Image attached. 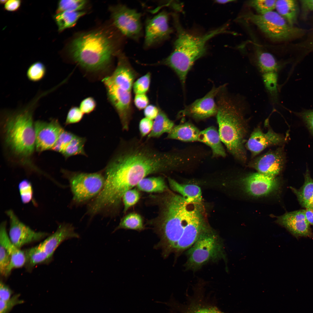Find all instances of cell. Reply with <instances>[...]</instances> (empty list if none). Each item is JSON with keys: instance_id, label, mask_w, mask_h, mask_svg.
<instances>
[{"instance_id": "obj_18", "label": "cell", "mask_w": 313, "mask_h": 313, "mask_svg": "<svg viewBox=\"0 0 313 313\" xmlns=\"http://www.w3.org/2000/svg\"><path fill=\"white\" fill-rule=\"evenodd\" d=\"M277 222L285 227L297 238H313V233L305 216L304 210L286 213L279 216Z\"/></svg>"}, {"instance_id": "obj_9", "label": "cell", "mask_w": 313, "mask_h": 313, "mask_svg": "<svg viewBox=\"0 0 313 313\" xmlns=\"http://www.w3.org/2000/svg\"><path fill=\"white\" fill-rule=\"evenodd\" d=\"M62 172L68 180L72 200L76 203H83L96 197L104 187L105 177L100 172L89 173L65 170Z\"/></svg>"}, {"instance_id": "obj_36", "label": "cell", "mask_w": 313, "mask_h": 313, "mask_svg": "<svg viewBox=\"0 0 313 313\" xmlns=\"http://www.w3.org/2000/svg\"><path fill=\"white\" fill-rule=\"evenodd\" d=\"M85 141V138L75 135L61 154L66 159L78 154L86 155L84 148Z\"/></svg>"}, {"instance_id": "obj_39", "label": "cell", "mask_w": 313, "mask_h": 313, "mask_svg": "<svg viewBox=\"0 0 313 313\" xmlns=\"http://www.w3.org/2000/svg\"><path fill=\"white\" fill-rule=\"evenodd\" d=\"M276 1V0H253L248 1L247 3L259 14H262L273 11L275 8Z\"/></svg>"}, {"instance_id": "obj_41", "label": "cell", "mask_w": 313, "mask_h": 313, "mask_svg": "<svg viewBox=\"0 0 313 313\" xmlns=\"http://www.w3.org/2000/svg\"><path fill=\"white\" fill-rule=\"evenodd\" d=\"M262 78L267 90L275 99L277 93V75L276 72H270L263 73Z\"/></svg>"}, {"instance_id": "obj_19", "label": "cell", "mask_w": 313, "mask_h": 313, "mask_svg": "<svg viewBox=\"0 0 313 313\" xmlns=\"http://www.w3.org/2000/svg\"><path fill=\"white\" fill-rule=\"evenodd\" d=\"M285 161L282 148L270 151L258 158L251 164L258 172L275 177L282 170Z\"/></svg>"}, {"instance_id": "obj_59", "label": "cell", "mask_w": 313, "mask_h": 313, "mask_svg": "<svg viewBox=\"0 0 313 313\" xmlns=\"http://www.w3.org/2000/svg\"><path fill=\"white\" fill-rule=\"evenodd\" d=\"M8 1V0H0V3L1 4H5L7 2V1Z\"/></svg>"}, {"instance_id": "obj_10", "label": "cell", "mask_w": 313, "mask_h": 313, "mask_svg": "<svg viewBox=\"0 0 313 313\" xmlns=\"http://www.w3.org/2000/svg\"><path fill=\"white\" fill-rule=\"evenodd\" d=\"M114 26L123 34L135 41L142 34L141 14L134 9L119 4L110 9Z\"/></svg>"}, {"instance_id": "obj_23", "label": "cell", "mask_w": 313, "mask_h": 313, "mask_svg": "<svg viewBox=\"0 0 313 313\" xmlns=\"http://www.w3.org/2000/svg\"><path fill=\"white\" fill-rule=\"evenodd\" d=\"M6 221L2 222L0 226V245L6 250L11 259L10 270L21 267L25 265L26 256L24 251L16 247L11 241L6 230Z\"/></svg>"}, {"instance_id": "obj_21", "label": "cell", "mask_w": 313, "mask_h": 313, "mask_svg": "<svg viewBox=\"0 0 313 313\" xmlns=\"http://www.w3.org/2000/svg\"><path fill=\"white\" fill-rule=\"evenodd\" d=\"M286 141L283 136L271 129L264 133L259 128H256L251 134L246 143L248 149L253 156L256 155L266 148L281 145Z\"/></svg>"}, {"instance_id": "obj_58", "label": "cell", "mask_w": 313, "mask_h": 313, "mask_svg": "<svg viewBox=\"0 0 313 313\" xmlns=\"http://www.w3.org/2000/svg\"><path fill=\"white\" fill-rule=\"evenodd\" d=\"M307 208H311L312 209H313V195L312 197L310 204Z\"/></svg>"}, {"instance_id": "obj_11", "label": "cell", "mask_w": 313, "mask_h": 313, "mask_svg": "<svg viewBox=\"0 0 313 313\" xmlns=\"http://www.w3.org/2000/svg\"><path fill=\"white\" fill-rule=\"evenodd\" d=\"M202 203L199 204L188 222L174 249V252L176 257L189 248L201 233L210 227Z\"/></svg>"}, {"instance_id": "obj_45", "label": "cell", "mask_w": 313, "mask_h": 313, "mask_svg": "<svg viewBox=\"0 0 313 313\" xmlns=\"http://www.w3.org/2000/svg\"><path fill=\"white\" fill-rule=\"evenodd\" d=\"M150 74L148 73L137 79L133 83V88L136 94H145L148 91L150 82Z\"/></svg>"}, {"instance_id": "obj_25", "label": "cell", "mask_w": 313, "mask_h": 313, "mask_svg": "<svg viewBox=\"0 0 313 313\" xmlns=\"http://www.w3.org/2000/svg\"><path fill=\"white\" fill-rule=\"evenodd\" d=\"M198 141L210 147L212 150L213 156L224 157L225 156V150L218 131L214 127L210 126L200 131Z\"/></svg>"}, {"instance_id": "obj_37", "label": "cell", "mask_w": 313, "mask_h": 313, "mask_svg": "<svg viewBox=\"0 0 313 313\" xmlns=\"http://www.w3.org/2000/svg\"><path fill=\"white\" fill-rule=\"evenodd\" d=\"M87 1L84 0H61L58 1L56 14L64 11H80L84 9Z\"/></svg>"}, {"instance_id": "obj_3", "label": "cell", "mask_w": 313, "mask_h": 313, "mask_svg": "<svg viewBox=\"0 0 313 313\" xmlns=\"http://www.w3.org/2000/svg\"><path fill=\"white\" fill-rule=\"evenodd\" d=\"M43 96L39 93L23 106L1 111V123L5 146L12 154L19 159L29 158L35 148L33 116L38 102Z\"/></svg>"}, {"instance_id": "obj_49", "label": "cell", "mask_w": 313, "mask_h": 313, "mask_svg": "<svg viewBox=\"0 0 313 313\" xmlns=\"http://www.w3.org/2000/svg\"><path fill=\"white\" fill-rule=\"evenodd\" d=\"M96 106L95 100L92 97H88L81 102L79 109L83 114H88L94 110Z\"/></svg>"}, {"instance_id": "obj_53", "label": "cell", "mask_w": 313, "mask_h": 313, "mask_svg": "<svg viewBox=\"0 0 313 313\" xmlns=\"http://www.w3.org/2000/svg\"><path fill=\"white\" fill-rule=\"evenodd\" d=\"M159 110L152 105H148L144 109V113L145 117L153 120L157 116Z\"/></svg>"}, {"instance_id": "obj_46", "label": "cell", "mask_w": 313, "mask_h": 313, "mask_svg": "<svg viewBox=\"0 0 313 313\" xmlns=\"http://www.w3.org/2000/svg\"><path fill=\"white\" fill-rule=\"evenodd\" d=\"M20 296L19 294H16L7 301L0 300V313H9L14 306L23 303L24 301L19 299Z\"/></svg>"}, {"instance_id": "obj_14", "label": "cell", "mask_w": 313, "mask_h": 313, "mask_svg": "<svg viewBox=\"0 0 313 313\" xmlns=\"http://www.w3.org/2000/svg\"><path fill=\"white\" fill-rule=\"evenodd\" d=\"M110 102L117 112L123 130L127 131L131 116V92L123 90L104 80Z\"/></svg>"}, {"instance_id": "obj_1", "label": "cell", "mask_w": 313, "mask_h": 313, "mask_svg": "<svg viewBox=\"0 0 313 313\" xmlns=\"http://www.w3.org/2000/svg\"><path fill=\"white\" fill-rule=\"evenodd\" d=\"M148 141L135 138L124 141L107 165L112 181L121 189H132L148 175L171 171L183 165L181 153L160 151Z\"/></svg>"}, {"instance_id": "obj_26", "label": "cell", "mask_w": 313, "mask_h": 313, "mask_svg": "<svg viewBox=\"0 0 313 313\" xmlns=\"http://www.w3.org/2000/svg\"><path fill=\"white\" fill-rule=\"evenodd\" d=\"M200 131L190 122L174 126L168 134L166 139L179 140L184 142L198 141Z\"/></svg>"}, {"instance_id": "obj_33", "label": "cell", "mask_w": 313, "mask_h": 313, "mask_svg": "<svg viewBox=\"0 0 313 313\" xmlns=\"http://www.w3.org/2000/svg\"><path fill=\"white\" fill-rule=\"evenodd\" d=\"M139 190L147 192H165L168 188L164 179L161 176L145 177L137 185Z\"/></svg>"}, {"instance_id": "obj_50", "label": "cell", "mask_w": 313, "mask_h": 313, "mask_svg": "<svg viewBox=\"0 0 313 313\" xmlns=\"http://www.w3.org/2000/svg\"><path fill=\"white\" fill-rule=\"evenodd\" d=\"M153 121L146 117L141 119L139 125V131L141 138L145 137L151 132L153 127Z\"/></svg>"}, {"instance_id": "obj_6", "label": "cell", "mask_w": 313, "mask_h": 313, "mask_svg": "<svg viewBox=\"0 0 313 313\" xmlns=\"http://www.w3.org/2000/svg\"><path fill=\"white\" fill-rule=\"evenodd\" d=\"M172 16L177 32L174 50L169 56L158 63L173 70L184 87L187 74L194 62L206 53L207 42L215 36L225 32V27L219 28L203 35H194L183 29L176 14H173Z\"/></svg>"}, {"instance_id": "obj_51", "label": "cell", "mask_w": 313, "mask_h": 313, "mask_svg": "<svg viewBox=\"0 0 313 313\" xmlns=\"http://www.w3.org/2000/svg\"><path fill=\"white\" fill-rule=\"evenodd\" d=\"M136 106L139 109H145L149 103V99L145 94H136L134 100Z\"/></svg>"}, {"instance_id": "obj_24", "label": "cell", "mask_w": 313, "mask_h": 313, "mask_svg": "<svg viewBox=\"0 0 313 313\" xmlns=\"http://www.w3.org/2000/svg\"><path fill=\"white\" fill-rule=\"evenodd\" d=\"M168 181L171 189L179 193L188 203H202V192L200 188L193 184H184L179 183L170 177Z\"/></svg>"}, {"instance_id": "obj_32", "label": "cell", "mask_w": 313, "mask_h": 313, "mask_svg": "<svg viewBox=\"0 0 313 313\" xmlns=\"http://www.w3.org/2000/svg\"><path fill=\"white\" fill-rule=\"evenodd\" d=\"M85 14L83 11H67L56 14L53 18L58 27V31L61 32L65 30L74 26L79 19Z\"/></svg>"}, {"instance_id": "obj_54", "label": "cell", "mask_w": 313, "mask_h": 313, "mask_svg": "<svg viewBox=\"0 0 313 313\" xmlns=\"http://www.w3.org/2000/svg\"><path fill=\"white\" fill-rule=\"evenodd\" d=\"M21 4V1L20 0H8L4 5V8L5 10L10 12L16 11L19 8Z\"/></svg>"}, {"instance_id": "obj_5", "label": "cell", "mask_w": 313, "mask_h": 313, "mask_svg": "<svg viewBox=\"0 0 313 313\" xmlns=\"http://www.w3.org/2000/svg\"><path fill=\"white\" fill-rule=\"evenodd\" d=\"M113 34L99 29L77 35L70 42L68 51L73 60L83 68L99 71L110 66L117 51Z\"/></svg>"}, {"instance_id": "obj_2", "label": "cell", "mask_w": 313, "mask_h": 313, "mask_svg": "<svg viewBox=\"0 0 313 313\" xmlns=\"http://www.w3.org/2000/svg\"><path fill=\"white\" fill-rule=\"evenodd\" d=\"M162 197L159 214L152 224L160 238L154 248L161 250L165 258L174 252L198 205L188 203L180 195L169 192Z\"/></svg>"}, {"instance_id": "obj_35", "label": "cell", "mask_w": 313, "mask_h": 313, "mask_svg": "<svg viewBox=\"0 0 313 313\" xmlns=\"http://www.w3.org/2000/svg\"><path fill=\"white\" fill-rule=\"evenodd\" d=\"M145 228L142 218L139 214L132 213L123 217L113 232L120 229L131 230L138 231Z\"/></svg>"}, {"instance_id": "obj_27", "label": "cell", "mask_w": 313, "mask_h": 313, "mask_svg": "<svg viewBox=\"0 0 313 313\" xmlns=\"http://www.w3.org/2000/svg\"><path fill=\"white\" fill-rule=\"evenodd\" d=\"M304 176V183L299 189L292 187H290V188L296 196L301 206L306 208L313 195V179L307 167Z\"/></svg>"}, {"instance_id": "obj_55", "label": "cell", "mask_w": 313, "mask_h": 313, "mask_svg": "<svg viewBox=\"0 0 313 313\" xmlns=\"http://www.w3.org/2000/svg\"><path fill=\"white\" fill-rule=\"evenodd\" d=\"M302 9L304 12L313 11V0L300 1Z\"/></svg>"}, {"instance_id": "obj_16", "label": "cell", "mask_w": 313, "mask_h": 313, "mask_svg": "<svg viewBox=\"0 0 313 313\" xmlns=\"http://www.w3.org/2000/svg\"><path fill=\"white\" fill-rule=\"evenodd\" d=\"M241 184L246 192L256 197L270 194L278 190L280 184L275 177L259 172L245 177L241 180Z\"/></svg>"}, {"instance_id": "obj_17", "label": "cell", "mask_w": 313, "mask_h": 313, "mask_svg": "<svg viewBox=\"0 0 313 313\" xmlns=\"http://www.w3.org/2000/svg\"><path fill=\"white\" fill-rule=\"evenodd\" d=\"M35 148L39 152L51 150L64 130L58 120L49 122L38 120L34 122Z\"/></svg>"}, {"instance_id": "obj_52", "label": "cell", "mask_w": 313, "mask_h": 313, "mask_svg": "<svg viewBox=\"0 0 313 313\" xmlns=\"http://www.w3.org/2000/svg\"><path fill=\"white\" fill-rule=\"evenodd\" d=\"M13 292L10 288L1 281L0 284V299L3 301H7L11 298Z\"/></svg>"}, {"instance_id": "obj_22", "label": "cell", "mask_w": 313, "mask_h": 313, "mask_svg": "<svg viewBox=\"0 0 313 313\" xmlns=\"http://www.w3.org/2000/svg\"><path fill=\"white\" fill-rule=\"evenodd\" d=\"M72 224H60L53 234L48 236L39 245L51 258L59 246L63 241L73 238H79Z\"/></svg>"}, {"instance_id": "obj_42", "label": "cell", "mask_w": 313, "mask_h": 313, "mask_svg": "<svg viewBox=\"0 0 313 313\" xmlns=\"http://www.w3.org/2000/svg\"><path fill=\"white\" fill-rule=\"evenodd\" d=\"M75 136L72 133L63 130L51 150L61 153Z\"/></svg>"}, {"instance_id": "obj_4", "label": "cell", "mask_w": 313, "mask_h": 313, "mask_svg": "<svg viewBox=\"0 0 313 313\" xmlns=\"http://www.w3.org/2000/svg\"><path fill=\"white\" fill-rule=\"evenodd\" d=\"M223 88L216 96L218 131L229 151L237 159L245 161L246 155L244 143L247 130L244 114L247 107L243 99L228 95L223 92Z\"/></svg>"}, {"instance_id": "obj_29", "label": "cell", "mask_w": 313, "mask_h": 313, "mask_svg": "<svg viewBox=\"0 0 313 313\" xmlns=\"http://www.w3.org/2000/svg\"><path fill=\"white\" fill-rule=\"evenodd\" d=\"M255 55L257 67L263 74L277 72L279 69V64L271 54L257 47L255 51Z\"/></svg>"}, {"instance_id": "obj_48", "label": "cell", "mask_w": 313, "mask_h": 313, "mask_svg": "<svg viewBox=\"0 0 313 313\" xmlns=\"http://www.w3.org/2000/svg\"><path fill=\"white\" fill-rule=\"evenodd\" d=\"M296 114L301 119L309 130L313 135V109L304 110Z\"/></svg>"}, {"instance_id": "obj_28", "label": "cell", "mask_w": 313, "mask_h": 313, "mask_svg": "<svg viewBox=\"0 0 313 313\" xmlns=\"http://www.w3.org/2000/svg\"><path fill=\"white\" fill-rule=\"evenodd\" d=\"M275 9L290 25L293 26L296 23L298 11L296 1L276 0Z\"/></svg>"}, {"instance_id": "obj_7", "label": "cell", "mask_w": 313, "mask_h": 313, "mask_svg": "<svg viewBox=\"0 0 313 313\" xmlns=\"http://www.w3.org/2000/svg\"><path fill=\"white\" fill-rule=\"evenodd\" d=\"M186 269L196 271L209 262L226 260L223 243L219 235L210 226L200 235L186 252Z\"/></svg>"}, {"instance_id": "obj_56", "label": "cell", "mask_w": 313, "mask_h": 313, "mask_svg": "<svg viewBox=\"0 0 313 313\" xmlns=\"http://www.w3.org/2000/svg\"><path fill=\"white\" fill-rule=\"evenodd\" d=\"M304 210L307 221L310 225L313 226V209L307 208Z\"/></svg>"}, {"instance_id": "obj_31", "label": "cell", "mask_w": 313, "mask_h": 313, "mask_svg": "<svg viewBox=\"0 0 313 313\" xmlns=\"http://www.w3.org/2000/svg\"><path fill=\"white\" fill-rule=\"evenodd\" d=\"M203 298L199 297L192 300L182 308L180 313H225Z\"/></svg>"}, {"instance_id": "obj_13", "label": "cell", "mask_w": 313, "mask_h": 313, "mask_svg": "<svg viewBox=\"0 0 313 313\" xmlns=\"http://www.w3.org/2000/svg\"><path fill=\"white\" fill-rule=\"evenodd\" d=\"M225 86L213 87L204 97L196 100L180 111L179 116L189 117L199 120L216 115L218 108L214 98Z\"/></svg>"}, {"instance_id": "obj_15", "label": "cell", "mask_w": 313, "mask_h": 313, "mask_svg": "<svg viewBox=\"0 0 313 313\" xmlns=\"http://www.w3.org/2000/svg\"><path fill=\"white\" fill-rule=\"evenodd\" d=\"M168 19V14L163 11L147 19L144 41L145 48L151 47L169 38L172 30L169 25Z\"/></svg>"}, {"instance_id": "obj_57", "label": "cell", "mask_w": 313, "mask_h": 313, "mask_svg": "<svg viewBox=\"0 0 313 313\" xmlns=\"http://www.w3.org/2000/svg\"><path fill=\"white\" fill-rule=\"evenodd\" d=\"M234 1H235L234 0H217V1H216V2H217V3H220L224 4V3H227L229 2Z\"/></svg>"}, {"instance_id": "obj_44", "label": "cell", "mask_w": 313, "mask_h": 313, "mask_svg": "<svg viewBox=\"0 0 313 313\" xmlns=\"http://www.w3.org/2000/svg\"><path fill=\"white\" fill-rule=\"evenodd\" d=\"M10 257L5 249L0 245V273L2 276L7 277L11 272Z\"/></svg>"}, {"instance_id": "obj_43", "label": "cell", "mask_w": 313, "mask_h": 313, "mask_svg": "<svg viewBox=\"0 0 313 313\" xmlns=\"http://www.w3.org/2000/svg\"><path fill=\"white\" fill-rule=\"evenodd\" d=\"M140 197V193L136 189H132L126 191L122 198L124 212H125L130 207L137 203Z\"/></svg>"}, {"instance_id": "obj_8", "label": "cell", "mask_w": 313, "mask_h": 313, "mask_svg": "<svg viewBox=\"0 0 313 313\" xmlns=\"http://www.w3.org/2000/svg\"><path fill=\"white\" fill-rule=\"evenodd\" d=\"M253 23L268 38L276 41L287 40L301 35L302 29L290 25L277 12L256 14L250 12L243 16Z\"/></svg>"}, {"instance_id": "obj_30", "label": "cell", "mask_w": 313, "mask_h": 313, "mask_svg": "<svg viewBox=\"0 0 313 313\" xmlns=\"http://www.w3.org/2000/svg\"><path fill=\"white\" fill-rule=\"evenodd\" d=\"M174 126V122L165 112L159 110L158 114L153 121L152 129L147 136V139L159 137L164 133L168 134Z\"/></svg>"}, {"instance_id": "obj_20", "label": "cell", "mask_w": 313, "mask_h": 313, "mask_svg": "<svg viewBox=\"0 0 313 313\" xmlns=\"http://www.w3.org/2000/svg\"><path fill=\"white\" fill-rule=\"evenodd\" d=\"M117 66L113 73L103 79L124 90L131 92L136 75L127 58L119 52Z\"/></svg>"}, {"instance_id": "obj_40", "label": "cell", "mask_w": 313, "mask_h": 313, "mask_svg": "<svg viewBox=\"0 0 313 313\" xmlns=\"http://www.w3.org/2000/svg\"><path fill=\"white\" fill-rule=\"evenodd\" d=\"M19 190L22 202L29 203L33 199V190L31 182L27 179H23L18 185Z\"/></svg>"}, {"instance_id": "obj_34", "label": "cell", "mask_w": 313, "mask_h": 313, "mask_svg": "<svg viewBox=\"0 0 313 313\" xmlns=\"http://www.w3.org/2000/svg\"><path fill=\"white\" fill-rule=\"evenodd\" d=\"M24 251L26 258L25 265L29 269L38 264L48 261L51 259L39 245Z\"/></svg>"}, {"instance_id": "obj_12", "label": "cell", "mask_w": 313, "mask_h": 313, "mask_svg": "<svg viewBox=\"0 0 313 313\" xmlns=\"http://www.w3.org/2000/svg\"><path fill=\"white\" fill-rule=\"evenodd\" d=\"M9 218V236L12 242L20 249L24 245L38 241L50 235L47 232L34 231L22 222L11 210L6 211Z\"/></svg>"}, {"instance_id": "obj_47", "label": "cell", "mask_w": 313, "mask_h": 313, "mask_svg": "<svg viewBox=\"0 0 313 313\" xmlns=\"http://www.w3.org/2000/svg\"><path fill=\"white\" fill-rule=\"evenodd\" d=\"M83 114L79 108L77 107H72L68 112L65 125H66L79 122L82 118Z\"/></svg>"}, {"instance_id": "obj_38", "label": "cell", "mask_w": 313, "mask_h": 313, "mask_svg": "<svg viewBox=\"0 0 313 313\" xmlns=\"http://www.w3.org/2000/svg\"><path fill=\"white\" fill-rule=\"evenodd\" d=\"M46 72L44 64L40 61L32 64L28 68L26 75L29 80L33 82H37L41 80L45 76Z\"/></svg>"}]
</instances>
